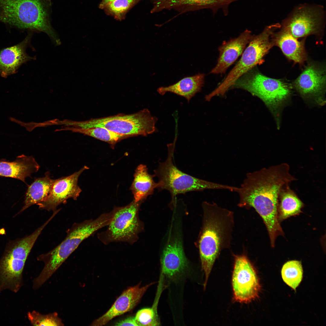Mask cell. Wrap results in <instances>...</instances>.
I'll list each match as a JSON object with an SVG mask.
<instances>
[{
    "instance_id": "1",
    "label": "cell",
    "mask_w": 326,
    "mask_h": 326,
    "mask_svg": "<svg viewBox=\"0 0 326 326\" xmlns=\"http://www.w3.org/2000/svg\"><path fill=\"white\" fill-rule=\"evenodd\" d=\"M289 171V165L283 163L247 173L236 192L239 198L238 205L254 208L264 222L276 220L281 191L296 180Z\"/></svg>"
},
{
    "instance_id": "2",
    "label": "cell",
    "mask_w": 326,
    "mask_h": 326,
    "mask_svg": "<svg viewBox=\"0 0 326 326\" xmlns=\"http://www.w3.org/2000/svg\"><path fill=\"white\" fill-rule=\"evenodd\" d=\"M204 216L199 248L206 288L216 260L221 251L229 246L234 225V213L214 203H203Z\"/></svg>"
},
{
    "instance_id": "3",
    "label": "cell",
    "mask_w": 326,
    "mask_h": 326,
    "mask_svg": "<svg viewBox=\"0 0 326 326\" xmlns=\"http://www.w3.org/2000/svg\"><path fill=\"white\" fill-rule=\"evenodd\" d=\"M112 211L103 213L95 219L75 223L66 232L64 239L55 248L37 257L44 266L34 279V286L39 288L51 276L80 243L100 229L108 226L113 216Z\"/></svg>"
},
{
    "instance_id": "4",
    "label": "cell",
    "mask_w": 326,
    "mask_h": 326,
    "mask_svg": "<svg viewBox=\"0 0 326 326\" xmlns=\"http://www.w3.org/2000/svg\"><path fill=\"white\" fill-rule=\"evenodd\" d=\"M51 6L50 0H0V21L44 32L59 45L60 40L50 21Z\"/></svg>"
},
{
    "instance_id": "5",
    "label": "cell",
    "mask_w": 326,
    "mask_h": 326,
    "mask_svg": "<svg viewBox=\"0 0 326 326\" xmlns=\"http://www.w3.org/2000/svg\"><path fill=\"white\" fill-rule=\"evenodd\" d=\"M232 87L245 90L260 98L280 129L282 111L291 97V90L287 83L267 77L253 68L239 78Z\"/></svg>"
},
{
    "instance_id": "6",
    "label": "cell",
    "mask_w": 326,
    "mask_h": 326,
    "mask_svg": "<svg viewBox=\"0 0 326 326\" xmlns=\"http://www.w3.org/2000/svg\"><path fill=\"white\" fill-rule=\"evenodd\" d=\"M175 143L168 145V154L166 160L159 163L154 171V177L158 180V188L166 190L170 193L173 201L178 194L192 191L206 189H223L233 192L235 187L220 184L197 178L185 173L178 169L173 161Z\"/></svg>"
},
{
    "instance_id": "7",
    "label": "cell",
    "mask_w": 326,
    "mask_h": 326,
    "mask_svg": "<svg viewBox=\"0 0 326 326\" xmlns=\"http://www.w3.org/2000/svg\"><path fill=\"white\" fill-rule=\"evenodd\" d=\"M45 222L31 234L12 241L0 259V292H17L23 285L22 272L27 257L41 232Z\"/></svg>"
},
{
    "instance_id": "8",
    "label": "cell",
    "mask_w": 326,
    "mask_h": 326,
    "mask_svg": "<svg viewBox=\"0 0 326 326\" xmlns=\"http://www.w3.org/2000/svg\"><path fill=\"white\" fill-rule=\"evenodd\" d=\"M280 27L278 23L271 25L260 34L253 36L239 60L218 87L207 95V98L210 100L214 96L224 95L239 78L261 63L271 47V36Z\"/></svg>"
},
{
    "instance_id": "9",
    "label": "cell",
    "mask_w": 326,
    "mask_h": 326,
    "mask_svg": "<svg viewBox=\"0 0 326 326\" xmlns=\"http://www.w3.org/2000/svg\"><path fill=\"white\" fill-rule=\"evenodd\" d=\"M157 120V118L153 116L148 109H144L132 114L120 113L83 121L74 122L73 126L81 129L103 127L128 137L145 136L155 131Z\"/></svg>"
},
{
    "instance_id": "10",
    "label": "cell",
    "mask_w": 326,
    "mask_h": 326,
    "mask_svg": "<svg viewBox=\"0 0 326 326\" xmlns=\"http://www.w3.org/2000/svg\"><path fill=\"white\" fill-rule=\"evenodd\" d=\"M142 201L130 203L122 207H114L112 218L107 229L97 235L99 240L104 245L117 242L133 244L138 239L143 225L139 216Z\"/></svg>"
},
{
    "instance_id": "11",
    "label": "cell",
    "mask_w": 326,
    "mask_h": 326,
    "mask_svg": "<svg viewBox=\"0 0 326 326\" xmlns=\"http://www.w3.org/2000/svg\"><path fill=\"white\" fill-rule=\"evenodd\" d=\"M232 283L235 302L248 303L258 297L260 286L258 275L254 267L244 254L235 257Z\"/></svg>"
},
{
    "instance_id": "12",
    "label": "cell",
    "mask_w": 326,
    "mask_h": 326,
    "mask_svg": "<svg viewBox=\"0 0 326 326\" xmlns=\"http://www.w3.org/2000/svg\"><path fill=\"white\" fill-rule=\"evenodd\" d=\"M323 7L303 4L295 8L283 22L284 29L295 38L317 32L324 19Z\"/></svg>"
},
{
    "instance_id": "13",
    "label": "cell",
    "mask_w": 326,
    "mask_h": 326,
    "mask_svg": "<svg viewBox=\"0 0 326 326\" xmlns=\"http://www.w3.org/2000/svg\"><path fill=\"white\" fill-rule=\"evenodd\" d=\"M89 168L85 166L69 176L54 179L47 198L37 204L39 208L54 212L59 205L66 203L69 199L76 200L82 191L78 184V178L84 171Z\"/></svg>"
},
{
    "instance_id": "14",
    "label": "cell",
    "mask_w": 326,
    "mask_h": 326,
    "mask_svg": "<svg viewBox=\"0 0 326 326\" xmlns=\"http://www.w3.org/2000/svg\"><path fill=\"white\" fill-rule=\"evenodd\" d=\"M325 81L323 71L309 66L296 80L294 85L304 101L322 106L326 102Z\"/></svg>"
},
{
    "instance_id": "15",
    "label": "cell",
    "mask_w": 326,
    "mask_h": 326,
    "mask_svg": "<svg viewBox=\"0 0 326 326\" xmlns=\"http://www.w3.org/2000/svg\"><path fill=\"white\" fill-rule=\"evenodd\" d=\"M154 283H151L140 287L141 283L124 290L116 299L107 312L95 320L91 325L103 326L113 318L132 310L139 302L149 288Z\"/></svg>"
},
{
    "instance_id": "16",
    "label": "cell",
    "mask_w": 326,
    "mask_h": 326,
    "mask_svg": "<svg viewBox=\"0 0 326 326\" xmlns=\"http://www.w3.org/2000/svg\"><path fill=\"white\" fill-rule=\"evenodd\" d=\"M253 35L246 30L238 37L224 41L219 47V55L217 64L210 73L222 74L241 55Z\"/></svg>"
},
{
    "instance_id": "17",
    "label": "cell",
    "mask_w": 326,
    "mask_h": 326,
    "mask_svg": "<svg viewBox=\"0 0 326 326\" xmlns=\"http://www.w3.org/2000/svg\"><path fill=\"white\" fill-rule=\"evenodd\" d=\"M162 273L172 278L183 272L187 266L181 240L175 239L164 249L161 258Z\"/></svg>"
},
{
    "instance_id": "18",
    "label": "cell",
    "mask_w": 326,
    "mask_h": 326,
    "mask_svg": "<svg viewBox=\"0 0 326 326\" xmlns=\"http://www.w3.org/2000/svg\"><path fill=\"white\" fill-rule=\"evenodd\" d=\"M30 34L21 43L0 51V73L7 76L15 72L23 63L32 59L26 52L30 41Z\"/></svg>"
},
{
    "instance_id": "19",
    "label": "cell",
    "mask_w": 326,
    "mask_h": 326,
    "mask_svg": "<svg viewBox=\"0 0 326 326\" xmlns=\"http://www.w3.org/2000/svg\"><path fill=\"white\" fill-rule=\"evenodd\" d=\"M40 166L32 156L22 155L13 161H0V176L10 177L25 183V179L37 172Z\"/></svg>"
},
{
    "instance_id": "20",
    "label": "cell",
    "mask_w": 326,
    "mask_h": 326,
    "mask_svg": "<svg viewBox=\"0 0 326 326\" xmlns=\"http://www.w3.org/2000/svg\"><path fill=\"white\" fill-rule=\"evenodd\" d=\"M205 75L199 73L185 77L176 83L166 87H161L157 91L162 95L170 92L185 97L189 102L192 97L200 92L204 83Z\"/></svg>"
},
{
    "instance_id": "21",
    "label": "cell",
    "mask_w": 326,
    "mask_h": 326,
    "mask_svg": "<svg viewBox=\"0 0 326 326\" xmlns=\"http://www.w3.org/2000/svg\"><path fill=\"white\" fill-rule=\"evenodd\" d=\"M154 177L149 173L146 165L140 164L137 167L130 187L135 202L143 201L152 195L155 189L158 188V184L154 181Z\"/></svg>"
},
{
    "instance_id": "22",
    "label": "cell",
    "mask_w": 326,
    "mask_h": 326,
    "mask_svg": "<svg viewBox=\"0 0 326 326\" xmlns=\"http://www.w3.org/2000/svg\"><path fill=\"white\" fill-rule=\"evenodd\" d=\"M54 179H52L49 172L44 177L35 178L28 186L24 200V204L20 213L31 206L44 201L51 191Z\"/></svg>"
},
{
    "instance_id": "23",
    "label": "cell",
    "mask_w": 326,
    "mask_h": 326,
    "mask_svg": "<svg viewBox=\"0 0 326 326\" xmlns=\"http://www.w3.org/2000/svg\"><path fill=\"white\" fill-rule=\"evenodd\" d=\"M304 204L295 192L288 186L284 187L280 193L278 210L279 221L302 212Z\"/></svg>"
},
{
    "instance_id": "24",
    "label": "cell",
    "mask_w": 326,
    "mask_h": 326,
    "mask_svg": "<svg viewBox=\"0 0 326 326\" xmlns=\"http://www.w3.org/2000/svg\"><path fill=\"white\" fill-rule=\"evenodd\" d=\"M278 37L277 44L288 58L297 63H302L305 58L304 50L302 42L298 40L288 31L284 29Z\"/></svg>"
},
{
    "instance_id": "25",
    "label": "cell",
    "mask_w": 326,
    "mask_h": 326,
    "mask_svg": "<svg viewBox=\"0 0 326 326\" xmlns=\"http://www.w3.org/2000/svg\"><path fill=\"white\" fill-rule=\"evenodd\" d=\"M60 130H70L82 133L106 142L110 144L112 147H114L115 144L120 141L128 137L102 127L81 129L68 126Z\"/></svg>"
},
{
    "instance_id": "26",
    "label": "cell",
    "mask_w": 326,
    "mask_h": 326,
    "mask_svg": "<svg viewBox=\"0 0 326 326\" xmlns=\"http://www.w3.org/2000/svg\"><path fill=\"white\" fill-rule=\"evenodd\" d=\"M281 275L283 281L293 289L296 290L302 281L303 269L300 261H288L283 266Z\"/></svg>"
},
{
    "instance_id": "27",
    "label": "cell",
    "mask_w": 326,
    "mask_h": 326,
    "mask_svg": "<svg viewBox=\"0 0 326 326\" xmlns=\"http://www.w3.org/2000/svg\"><path fill=\"white\" fill-rule=\"evenodd\" d=\"M28 319L31 324L34 326H62L61 319L56 312L43 315L33 311L27 314Z\"/></svg>"
},
{
    "instance_id": "28",
    "label": "cell",
    "mask_w": 326,
    "mask_h": 326,
    "mask_svg": "<svg viewBox=\"0 0 326 326\" xmlns=\"http://www.w3.org/2000/svg\"><path fill=\"white\" fill-rule=\"evenodd\" d=\"M138 0H114L104 9L118 20L123 18L126 13Z\"/></svg>"
},
{
    "instance_id": "29",
    "label": "cell",
    "mask_w": 326,
    "mask_h": 326,
    "mask_svg": "<svg viewBox=\"0 0 326 326\" xmlns=\"http://www.w3.org/2000/svg\"><path fill=\"white\" fill-rule=\"evenodd\" d=\"M135 317L138 326H158L160 324L156 312L152 308L139 310Z\"/></svg>"
},
{
    "instance_id": "30",
    "label": "cell",
    "mask_w": 326,
    "mask_h": 326,
    "mask_svg": "<svg viewBox=\"0 0 326 326\" xmlns=\"http://www.w3.org/2000/svg\"><path fill=\"white\" fill-rule=\"evenodd\" d=\"M115 326H138L135 317L130 316L116 322Z\"/></svg>"
},
{
    "instance_id": "31",
    "label": "cell",
    "mask_w": 326,
    "mask_h": 326,
    "mask_svg": "<svg viewBox=\"0 0 326 326\" xmlns=\"http://www.w3.org/2000/svg\"><path fill=\"white\" fill-rule=\"evenodd\" d=\"M114 0H102L100 5L99 8L101 9H104L106 5Z\"/></svg>"
},
{
    "instance_id": "32",
    "label": "cell",
    "mask_w": 326,
    "mask_h": 326,
    "mask_svg": "<svg viewBox=\"0 0 326 326\" xmlns=\"http://www.w3.org/2000/svg\"></svg>"
}]
</instances>
